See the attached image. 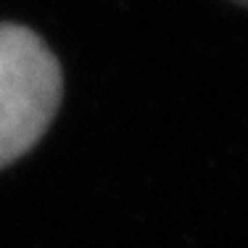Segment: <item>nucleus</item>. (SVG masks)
Here are the masks:
<instances>
[{"label": "nucleus", "mask_w": 248, "mask_h": 248, "mask_svg": "<svg viewBox=\"0 0 248 248\" xmlns=\"http://www.w3.org/2000/svg\"><path fill=\"white\" fill-rule=\"evenodd\" d=\"M61 98V63L40 34L21 24H0V169L40 143Z\"/></svg>", "instance_id": "nucleus-1"}, {"label": "nucleus", "mask_w": 248, "mask_h": 248, "mask_svg": "<svg viewBox=\"0 0 248 248\" xmlns=\"http://www.w3.org/2000/svg\"><path fill=\"white\" fill-rule=\"evenodd\" d=\"M232 3H240V5H248V0H232Z\"/></svg>", "instance_id": "nucleus-2"}]
</instances>
